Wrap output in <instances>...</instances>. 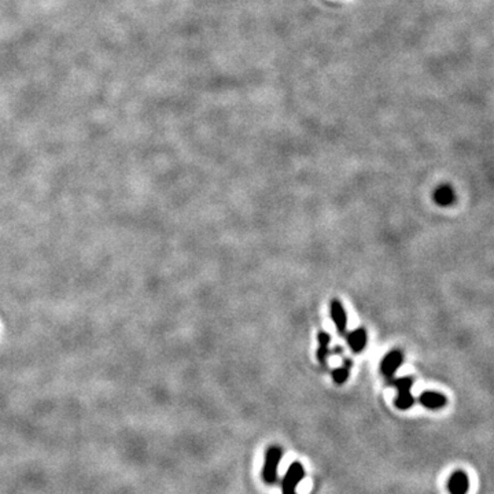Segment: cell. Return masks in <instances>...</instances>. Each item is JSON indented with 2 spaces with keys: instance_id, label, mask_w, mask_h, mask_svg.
Segmentation results:
<instances>
[{
  "instance_id": "cell-6",
  "label": "cell",
  "mask_w": 494,
  "mask_h": 494,
  "mask_svg": "<svg viewBox=\"0 0 494 494\" xmlns=\"http://www.w3.org/2000/svg\"><path fill=\"white\" fill-rule=\"evenodd\" d=\"M470 489V481L464 471L457 470L450 475L448 481V490L450 494H467Z\"/></svg>"
},
{
  "instance_id": "cell-9",
  "label": "cell",
  "mask_w": 494,
  "mask_h": 494,
  "mask_svg": "<svg viewBox=\"0 0 494 494\" xmlns=\"http://www.w3.org/2000/svg\"><path fill=\"white\" fill-rule=\"evenodd\" d=\"M317 360L321 364H325L327 362V358L329 356V343H331V336L329 334H327L325 331H320L317 334Z\"/></svg>"
},
{
  "instance_id": "cell-8",
  "label": "cell",
  "mask_w": 494,
  "mask_h": 494,
  "mask_svg": "<svg viewBox=\"0 0 494 494\" xmlns=\"http://www.w3.org/2000/svg\"><path fill=\"white\" fill-rule=\"evenodd\" d=\"M347 345L354 353H361L367 346V331L364 327L354 329L347 335Z\"/></svg>"
},
{
  "instance_id": "cell-7",
  "label": "cell",
  "mask_w": 494,
  "mask_h": 494,
  "mask_svg": "<svg viewBox=\"0 0 494 494\" xmlns=\"http://www.w3.org/2000/svg\"><path fill=\"white\" fill-rule=\"evenodd\" d=\"M419 402L427 409L437 411V409L444 408L448 400H446V397L444 394L437 393V391H423L420 397H419Z\"/></svg>"
},
{
  "instance_id": "cell-10",
  "label": "cell",
  "mask_w": 494,
  "mask_h": 494,
  "mask_svg": "<svg viewBox=\"0 0 494 494\" xmlns=\"http://www.w3.org/2000/svg\"><path fill=\"white\" fill-rule=\"evenodd\" d=\"M434 201L441 206H449L455 202V192L449 186L438 187L434 192Z\"/></svg>"
},
{
  "instance_id": "cell-11",
  "label": "cell",
  "mask_w": 494,
  "mask_h": 494,
  "mask_svg": "<svg viewBox=\"0 0 494 494\" xmlns=\"http://www.w3.org/2000/svg\"><path fill=\"white\" fill-rule=\"evenodd\" d=\"M351 367H353V361L349 360V358H346L342 367L335 368L334 371H332V379H334L335 383L339 384V386L345 383L346 380H347V378H349V373H350Z\"/></svg>"
},
{
  "instance_id": "cell-2",
  "label": "cell",
  "mask_w": 494,
  "mask_h": 494,
  "mask_svg": "<svg viewBox=\"0 0 494 494\" xmlns=\"http://www.w3.org/2000/svg\"><path fill=\"white\" fill-rule=\"evenodd\" d=\"M390 384L398 389V395H397V398L394 401L395 406L401 411L411 409L413 404H415V398H413V395L411 393L412 384H413L412 378L405 376V378L393 379V380H390Z\"/></svg>"
},
{
  "instance_id": "cell-3",
  "label": "cell",
  "mask_w": 494,
  "mask_h": 494,
  "mask_svg": "<svg viewBox=\"0 0 494 494\" xmlns=\"http://www.w3.org/2000/svg\"><path fill=\"white\" fill-rule=\"evenodd\" d=\"M305 478V470L299 461H294L285 472L281 482V494H296V488Z\"/></svg>"
},
{
  "instance_id": "cell-4",
  "label": "cell",
  "mask_w": 494,
  "mask_h": 494,
  "mask_svg": "<svg viewBox=\"0 0 494 494\" xmlns=\"http://www.w3.org/2000/svg\"><path fill=\"white\" fill-rule=\"evenodd\" d=\"M402 361H404V356L401 350L394 349L383 357V360L380 362V372L384 378H393V375L401 367Z\"/></svg>"
},
{
  "instance_id": "cell-1",
  "label": "cell",
  "mask_w": 494,
  "mask_h": 494,
  "mask_svg": "<svg viewBox=\"0 0 494 494\" xmlns=\"http://www.w3.org/2000/svg\"><path fill=\"white\" fill-rule=\"evenodd\" d=\"M283 456V449L277 445H272L266 449L265 453V461L262 467V481L266 485H273L277 481V474H279V466Z\"/></svg>"
},
{
  "instance_id": "cell-5",
  "label": "cell",
  "mask_w": 494,
  "mask_h": 494,
  "mask_svg": "<svg viewBox=\"0 0 494 494\" xmlns=\"http://www.w3.org/2000/svg\"><path fill=\"white\" fill-rule=\"evenodd\" d=\"M329 310H331V317H332L338 334L345 335L346 327H347V316H346L345 307L342 305V302L338 299H332L329 305Z\"/></svg>"
}]
</instances>
